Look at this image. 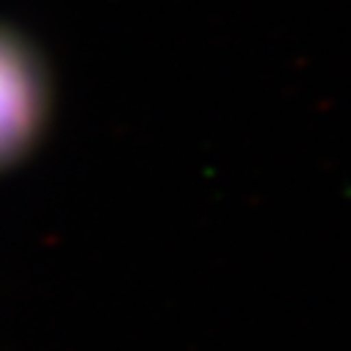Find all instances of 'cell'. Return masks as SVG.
Returning <instances> with one entry per match:
<instances>
[{"instance_id":"1","label":"cell","mask_w":351,"mask_h":351,"mask_svg":"<svg viewBox=\"0 0 351 351\" xmlns=\"http://www.w3.org/2000/svg\"><path fill=\"white\" fill-rule=\"evenodd\" d=\"M47 117V80L36 53L0 28V169L36 144Z\"/></svg>"}]
</instances>
